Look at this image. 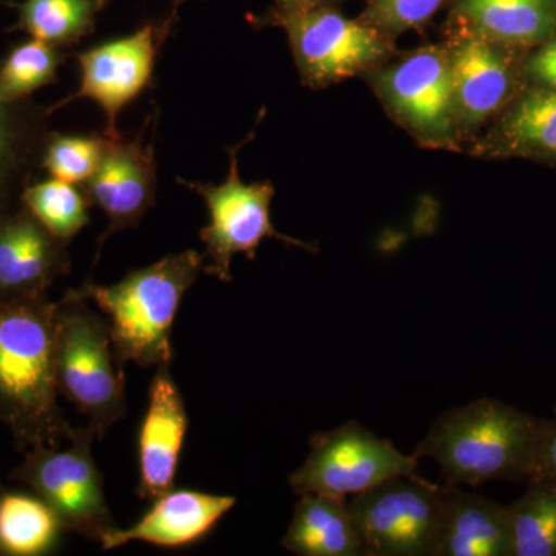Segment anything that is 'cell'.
<instances>
[{"label":"cell","instance_id":"6da1fadb","mask_svg":"<svg viewBox=\"0 0 556 556\" xmlns=\"http://www.w3.org/2000/svg\"><path fill=\"white\" fill-rule=\"evenodd\" d=\"M56 302H0V424L20 453L72 438L54 383Z\"/></svg>","mask_w":556,"mask_h":556},{"label":"cell","instance_id":"7a4b0ae2","mask_svg":"<svg viewBox=\"0 0 556 556\" xmlns=\"http://www.w3.org/2000/svg\"><path fill=\"white\" fill-rule=\"evenodd\" d=\"M543 424L503 402L479 399L439 417L413 455L437 460L445 485L529 481Z\"/></svg>","mask_w":556,"mask_h":556},{"label":"cell","instance_id":"3957f363","mask_svg":"<svg viewBox=\"0 0 556 556\" xmlns=\"http://www.w3.org/2000/svg\"><path fill=\"white\" fill-rule=\"evenodd\" d=\"M204 255L192 249L134 269L118 283L86 281L78 292L108 316L116 356L152 368L174 362L172 327L179 303L199 280Z\"/></svg>","mask_w":556,"mask_h":556},{"label":"cell","instance_id":"277c9868","mask_svg":"<svg viewBox=\"0 0 556 556\" xmlns=\"http://www.w3.org/2000/svg\"><path fill=\"white\" fill-rule=\"evenodd\" d=\"M124 367L108 318L94 313L78 289H70L54 314V383L60 396L89 417L100 441L127 415Z\"/></svg>","mask_w":556,"mask_h":556},{"label":"cell","instance_id":"5b68a950","mask_svg":"<svg viewBox=\"0 0 556 556\" xmlns=\"http://www.w3.org/2000/svg\"><path fill=\"white\" fill-rule=\"evenodd\" d=\"M388 116L426 149L460 152L452 70L444 43L424 46L362 75Z\"/></svg>","mask_w":556,"mask_h":556},{"label":"cell","instance_id":"8992f818","mask_svg":"<svg viewBox=\"0 0 556 556\" xmlns=\"http://www.w3.org/2000/svg\"><path fill=\"white\" fill-rule=\"evenodd\" d=\"M93 428H75L70 447L38 445L25 453L24 463L10 479L30 486L53 510L62 529L91 541L105 540L118 529L104 495V478L94 463Z\"/></svg>","mask_w":556,"mask_h":556},{"label":"cell","instance_id":"52a82bcc","mask_svg":"<svg viewBox=\"0 0 556 556\" xmlns=\"http://www.w3.org/2000/svg\"><path fill=\"white\" fill-rule=\"evenodd\" d=\"M254 134L243 139L239 146L229 148V175L223 185L212 182H190L178 178V185L199 193L206 203L208 223L200 230V240L204 244V273L222 281H232L230 262L233 255L243 254L254 262L262 241L276 239L283 243L305 249L311 254L318 251L317 244L292 239L274 226L270 219L276 188L270 181L244 185L240 179L237 155Z\"/></svg>","mask_w":556,"mask_h":556},{"label":"cell","instance_id":"ba28073f","mask_svg":"<svg viewBox=\"0 0 556 556\" xmlns=\"http://www.w3.org/2000/svg\"><path fill=\"white\" fill-rule=\"evenodd\" d=\"M364 555L437 556L445 485L426 478H393L348 500Z\"/></svg>","mask_w":556,"mask_h":556},{"label":"cell","instance_id":"9c48e42d","mask_svg":"<svg viewBox=\"0 0 556 556\" xmlns=\"http://www.w3.org/2000/svg\"><path fill=\"white\" fill-rule=\"evenodd\" d=\"M417 464L419 457L404 455L387 439L351 420L311 437L308 456L289 477V485L299 496H353L388 479L422 478Z\"/></svg>","mask_w":556,"mask_h":556},{"label":"cell","instance_id":"30bf717a","mask_svg":"<svg viewBox=\"0 0 556 556\" xmlns=\"http://www.w3.org/2000/svg\"><path fill=\"white\" fill-rule=\"evenodd\" d=\"M280 28L287 31L300 79L313 90L362 76L399 54L394 40L327 3L285 21Z\"/></svg>","mask_w":556,"mask_h":556},{"label":"cell","instance_id":"8fae6325","mask_svg":"<svg viewBox=\"0 0 556 556\" xmlns=\"http://www.w3.org/2000/svg\"><path fill=\"white\" fill-rule=\"evenodd\" d=\"M442 43L452 70L457 129L473 142L525 87V51L456 28Z\"/></svg>","mask_w":556,"mask_h":556},{"label":"cell","instance_id":"7c38bea8","mask_svg":"<svg viewBox=\"0 0 556 556\" xmlns=\"http://www.w3.org/2000/svg\"><path fill=\"white\" fill-rule=\"evenodd\" d=\"M177 14L174 13L167 20L146 22L129 36L108 40L79 53L76 56L78 90L51 105V113L70 102L89 98L104 110V134L112 139L123 138L116 127L119 112L152 86L156 56L164 40L169 38Z\"/></svg>","mask_w":556,"mask_h":556},{"label":"cell","instance_id":"4fadbf2b","mask_svg":"<svg viewBox=\"0 0 556 556\" xmlns=\"http://www.w3.org/2000/svg\"><path fill=\"white\" fill-rule=\"evenodd\" d=\"M148 124L130 141L110 139L100 167L80 185L90 203L97 204L109 219L108 229L98 239L97 257L110 236L138 228L155 206L159 178L153 144L142 146Z\"/></svg>","mask_w":556,"mask_h":556},{"label":"cell","instance_id":"5bb4252c","mask_svg":"<svg viewBox=\"0 0 556 556\" xmlns=\"http://www.w3.org/2000/svg\"><path fill=\"white\" fill-rule=\"evenodd\" d=\"M72 269L68 244L22 204L0 217V302L49 299Z\"/></svg>","mask_w":556,"mask_h":556},{"label":"cell","instance_id":"9a60e30c","mask_svg":"<svg viewBox=\"0 0 556 556\" xmlns=\"http://www.w3.org/2000/svg\"><path fill=\"white\" fill-rule=\"evenodd\" d=\"M188 427V412L170 365H160L150 382L149 407L139 428L138 497L155 501L174 489Z\"/></svg>","mask_w":556,"mask_h":556},{"label":"cell","instance_id":"2e32d148","mask_svg":"<svg viewBox=\"0 0 556 556\" xmlns=\"http://www.w3.org/2000/svg\"><path fill=\"white\" fill-rule=\"evenodd\" d=\"M236 503L233 496L172 489L156 497L148 514L134 526L113 530L101 547L112 551L131 541L160 547L190 546L206 538Z\"/></svg>","mask_w":556,"mask_h":556},{"label":"cell","instance_id":"e0dca14e","mask_svg":"<svg viewBox=\"0 0 556 556\" xmlns=\"http://www.w3.org/2000/svg\"><path fill=\"white\" fill-rule=\"evenodd\" d=\"M478 159L556 160V91L529 86L475 139Z\"/></svg>","mask_w":556,"mask_h":556},{"label":"cell","instance_id":"ac0fdd59","mask_svg":"<svg viewBox=\"0 0 556 556\" xmlns=\"http://www.w3.org/2000/svg\"><path fill=\"white\" fill-rule=\"evenodd\" d=\"M51 115L31 98L0 102V217L22 206L25 189L42 170Z\"/></svg>","mask_w":556,"mask_h":556},{"label":"cell","instance_id":"d6986e66","mask_svg":"<svg viewBox=\"0 0 556 556\" xmlns=\"http://www.w3.org/2000/svg\"><path fill=\"white\" fill-rule=\"evenodd\" d=\"M447 27L515 49L530 50L556 36V0H450Z\"/></svg>","mask_w":556,"mask_h":556},{"label":"cell","instance_id":"ffe728a7","mask_svg":"<svg viewBox=\"0 0 556 556\" xmlns=\"http://www.w3.org/2000/svg\"><path fill=\"white\" fill-rule=\"evenodd\" d=\"M437 556H514L507 508L445 485V514Z\"/></svg>","mask_w":556,"mask_h":556},{"label":"cell","instance_id":"44dd1931","mask_svg":"<svg viewBox=\"0 0 556 556\" xmlns=\"http://www.w3.org/2000/svg\"><path fill=\"white\" fill-rule=\"evenodd\" d=\"M283 547L299 556H362L346 497L306 493L295 504Z\"/></svg>","mask_w":556,"mask_h":556},{"label":"cell","instance_id":"7402d4cb","mask_svg":"<svg viewBox=\"0 0 556 556\" xmlns=\"http://www.w3.org/2000/svg\"><path fill=\"white\" fill-rule=\"evenodd\" d=\"M105 7L108 0H24L14 3L17 22L11 30L70 50L94 31Z\"/></svg>","mask_w":556,"mask_h":556},{"label":"cell","instance_id":"603a6c76","mask_svg":"<svg viewBox=\"0 0 556 556\" xmlns=\"http://www.w3.org/2000/svg\"><path fill=\"white\" fill-rule=\"evenodd\" d=\"M62 526L39 496L5 492L0 485V555L39 556L60 543Z\"/></svg>","mask_w":556,"mask_h":556},{"label":"cell","instance_id":"cb8c5ba5","mask_svg":"<svg viewBox=\"0 0 556 556\" xmlns=\"http://www.w3.org/2000/svg\"><path fill=\"white\" fill-rule=\"evenodd\" d=\"M514 556H556V482L533 479L517 503L507 507Z\"/></svg>","mask_w":556,"mask_h":556},{"label":"cell","instance_id":"d4e9b609","mask_svg":"<svg viewBox=\"0 0 556 556\" xmlns=\"http://www.w3.org/2000/svg\"><path fill=\"white\" fill-rule=\"evenodd\" d=\"M22 204L67 244L90 223L89 197L83 186L75 182L56 178L35 181L25 189Z\"/></svg>","mask_w":556,"mask_h":556},{"label":"cell","instance_id":"484cf974","mask_svg":"<svg viewBox=\"0 0 556 556\" xmlns=\"http://www.w3.org/2000/svg\"><path fill=\"white\" fill-rule=\"evenodd\" d=\"M68 50L31 39L10 50L0 60V102L31 98L40 87L58 80V70L67 60Z\"/></svg>","mask_w":556,"mask_h":556},{"label":"cell","instance_id":"4316f807","mask_svg":"<svg viewBox=\"0 0 556 556\" xmlns=\"http://www.w3.org/2000/svg\"><path fill=\"white\" fill-rule=\"evenodd\" d=\"M108 135H64L51 131L42 155V170L51 178L83 185L100 167Z\"/></svg>","mask_w":556,"mask_h":556},{"label":"cell","instance_id":"83f0119b","mask_svg":"<svg viewBox=\"0 0 556 556\" xmlns=\"http://www.w3.org/2000/svg\"><path fill=\"white\" fill-rule=\"evenodd\" d=\"M450 5V0H368L358 20L396 40L404 33L422 30Z\"/></svg>","mask_w":556,"mask_h":556},{"label":"cell","instance_id":"f1b7e54d","mask_svg":"<svg viewBox=\"0 0 556 556\" xmlns=\"http://www.w3.org/2000/svg\"><path fill=\"white\" fill-rule=\"evenodd\" d=\"M533 479L556 482V416L552 420H544L529 481Z\"/></svg>","mask_w":556,"mask_h":556},{"label":"cell","instance_id":"f546056e","mask_svg":"<svg viewBox=\"0 0 556 556\" xmlns=\"http://www.w3.org/2000/svg\"><path fill=\"white\" fill-rule=\"evenodd\" d=\"M324 3L325 0H274L273 9L263 14L257 24L262 27H280L285 21L308 13Z\"/></svg>","mask_w":556,"mask_h":556},{"label":"cell","instance_id":"4dcf8cb0","mask_svg":"<svg viewBox=\"0 0 556 556\" xmlns=\"http://www.w3.org/2000/svg\"><path fill=\"white\" fill-rule=\"evenodd\" d=\"M340 2H343V0H325V3H327V5L338 7V3H340Z\"/></svg>","mask_w":556,"mask_h":556},{"label":"cell","instance_id":"1f68e13d","mask_svg":"<svg viewBox=\"0 0 556 556\" xmlns=\"http://www.w3.org/2000/svg\"><path fill=\"white\" fill-rule=\"evenodd\" d=\"M186 2V0H175V5H179V3Z\"/></svg>","mask_w":556,"mask_h":556},{"label":"cell","instance_id":"d6a6232c","mask_svg":"<svg viewBox=\"0 0 556 556\" xmlns=\"http://www.w3.org/2000/svg\"><path fill=\"white\" fill-rule=\"evenodd\" d=\"M556 161V160H555Z\"/></svg>","mask_w":556,"mask_h":556}]
</instances>
